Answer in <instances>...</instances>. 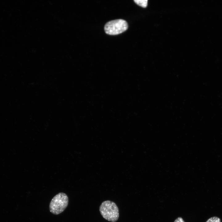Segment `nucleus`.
<instances>
[{"label":"nucleus","instance_id":"nucleus-4","mask_svg":"<svg viewBox=\"0 0 222 222\" xmlns=\"http://www.w3.org/2000/svg\"><path fill=\"white\" fill-rule=\"evenodd\" d=\"M134 1L136 4L143 7H146L147 5V0H134Z\"/></svg>","mask_w":222,"mask_h":222},{"label":"nucleus","instance_id":"nucleus-6","mask_svg":"<svg viewBox=\"0 0 222 222\" xmlns=\"http://www.w3.org/2000/svg\"><path fill=\"white\" fill-rule=\"evenodd\" d=\"M174 222H185L183 219L181 217L177 218L174 221Z\"/></svg>","mask_w":222,"mask_h":222},{"label":"nucleus","instance_id":"nucleus-2","mask_svg":"<svg viewBox=\"0 0 222 222\" xmlns=\"http://www.w3.org/2000/svg\"><path fill=\"white\" fill-rule=\"evenodd\" d=\"M69 202L67 195L60 192L55 195L51 200L49 206L50 212L54 215H58L66 208Z\"/></svg>","mask_w":222,"mask_h":222},{"label":"nucleus","instance_id":"nucleus-1","mask_svg":"<svg viewBox=\"0 0 222 222\" xmlns=\"http://www.w3.org/2000/svg\"><path fill=\"white\" fill-rule=\"evenodd\" d=\"M99 211L103 218L108 221L115 222L118 219V208L113 202L110 200L103 201L100 206Z\"/></svg>","mask_w":222,"mask_h":222},{"label":"nucleus","instance_id":"nucleus-3","mask_svg":"<svg viewBox=\"0 0 222 222\" xmlns=\"http://www.w3.org/2000/svg\"><path fill=\"white\" fill-rule=\"evenodd\" d=\"M127 22L122 19L111 20L106 23L104 26L105 33L111 35L120 34L127 30L128 28Z\"/></svg>","mask_w":222,"mask_h":222},{"label":"nucleus","instance_id":"nucleus-5","mask_svg":"<svg viewBox=\"0 0 222 222\" xmlns=\"http://www.w3.org/2000/svg\"><path fill=\"white\" fill-rule=\"evenodd\" d=\"M206 222H220V220L219 218L215 216L209 218Z\"/></svg>","mask_w":222,"mask_h":222}]
</instances>
